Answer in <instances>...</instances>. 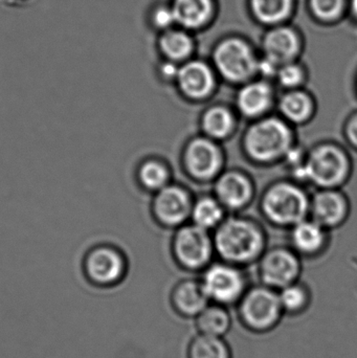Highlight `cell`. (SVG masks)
Masks as SVG:
<instances>
[{"mask_svg":"<svg viewBox=\"0 0 357 358\" xmlns=\"http://www.w3.org/2000/svg\"><path fill=\"white\" fill-rule=\"evenodd\" d=\"M299 142L297 128L274 113L247 122L241 131L239 148L247 164L265 169L281 165Z\"/></svg>","mask_w":357,"mask_h":358,"instance_id":"1","label":"cell"},{"mask_svg":"<svg viewBox=\"0 0 357 358\" xmlns=\"http://www.w3.org/2000/svg\"><path fill=\"white\" fill-rule=\"evenodd\" d=\"M213 242L220 260L247 269L256 265L270 246L264 223L245 213L226 215L214 229Z\"/></svg>","mask_w":357,"mask_h":358,"instance_id":"2","label":"cell"},{"mask_svg":"<svg viewBox=\"0 0 357 358\" xmlns=\"http://www.w3.org/2000/svg\"><path fill=\"white\" fill-rule=\"evenodd\" d=\"M310 195L309 187L287 176L270 181L258 194L262 222L287 231L309 217Z\"/></svg>","mask_w":357,"mask_h":358,"instance_id":"3","label":"cell"},{"mask_svg":"<svg viewBox=\"0 0 357 358\" xmlns=\"http://www.w3.org/2000/svg\"><path fill=\"white\" fill-rule=\"evenodd\" d=\"M354 161L351 150L335 140H321L307 147L304 185L316 189L343 187L351 180Z\"/></svg>","mask_w":357,"mask_h":358,"instance_id":"4","label":"cell"},{"mask_svg":"<svg viewBox=\"0 0 357 358\" xmlns=\"http://www.w3.org/2000/svg\"><path fill=\"white\" fill-rule=\"evenodd\" d=\"M235 308L243 329L256 336L274 331L285 317L278 292L261 283L251 284Z\"/></svg>","mask_w":357,"mask_h":358,"instance_id":"5","label":"cell"},{"mask_svg":"<svg viewBox=\"0 0 357 358\" xmlns=\"http://www.w3.org/2000/svg\"><path fill=\"white\" fill-rule=\"evenodd\" d=\"M201 282L210 302L228 308L236 306L251 285L247 268L221 260L203 271Z\"/></svg>","mask_w":357,"mask_h":358,"instance_id":"6","label":"cell"},{"mask_svg":"<svg viewBox=\"0 0 357 358\" xmlns=\"http://www.w3.org/2000/svg\"><path fill=\"white\" fill-rule=\"evenodd\" d=\"M255 266L258 283L277 292L299 281L303 273V260L287 244L268 246Z\"/></svg>","mask_w":357,"mask_h":358,"instance_id":"7","label":"cell"},{"mask_svg":"<svg viewBox=\"0 0 357 358\" xmlns=\"http://www.w3.org/2000/svg\"><path fill=\"white\" fill-rule=\"evenodd\" d=\"M258 61L249 44L239 39L226 40L214 52L218 75L236 87L258 77Z\"/></svg>","mask_w":357,"mask_h":358,"instance_id":"8","label":"cell"},{"mask_svg":"<svg viewBox=\"0 0 357 358\" xmlns=\"http://www.w3.org/2000/svg\"><path fill=\"white\" fill-rule=\"evenodd\" d=\"M258 194L255 178L243 168H226L214 180V196L228 214L245 213Z\"/></svg>","mask_w":357,"mask_h":358,"instance_id":"9","label":"cell"},{"mask_svg":"<svg viewBox=\"0 0 357 358\" xmlns=\"http://www.w3.org/2000/svg\"><path fill=\"white\" fill-rule=\"evenodd\" d=\"M278 96L274 82L257 77L237 87L233 106L247 123L274 113Z\"/></svg>","mask_w":357,"mask_h":358,"instance_id":"10","label":"cell"},{"mask_svg":"<svg viewBox=\"0 0 357 358\" xmlns=\"http://www.w3.org/2000/svg\"><path fill=\"white\" fill-rule=\"evenodd\" d=\"M351 212V199L343 187L316 189L310 195V218L330 231L343 227Z\"/></svg>","mask_w":357,"mask_h":358,"instance_id":"11","label":"cell"},{"mask_svg":"<svg viewBox=\"0 0 357 358\" xmlns=\"http://www.w3.org/2000/svg\"><path fill=\"white\" fill-rule=\"evenodd\" d=\"M184 161L191 176L199 180H215L226 168V155L221 143L205 136L194 138L188 145Z\"/></svg>","mask_w":357,"mask_h":358,"instance_id":"12","label":"cell"},{"mask_svg":"<svg viewBox=\"0 0 357 358\" xmlns=\"http://www.w3.org/2000/svg\"><path fill=\"white\" fill-rule=\"evenodd\" d=\"M178 261L189 271H205L212 263L215 248L209 231L197 225L184 227L175 240Z\"/></svg>","mask_w":357,"mask_h":358,"instance_id":"13","label":"cell"},{"mask_svg":"<svg viewBox=\"0 0 357 358\" xmlns=\"http://www.w3.org/2000/svg\"><path fill=\"white\" fill-rule=\"evenodd\" d=\"M287 245L305 261L322 258L331 246L333 231L307 217L287 229Z\"/></svg>","mask_w":357,"mask_h":358,"instance_id":"14","label":"cell"},{"mask_svg":"<svg viewBox=\"0 0 357 358\" xmlns=\"http://www.w3.org/2000/svg\"><path fill=\"white\" fill-rule=\"evenodd\" d=\"M316 94L306 87L279 92L275 113L293 127H306L318 115Z\"/></svg>","mask_w":357,"mask_h":358,"instance_id":"15","label":"cell"},{"mask_svg":"<svg viewBox=\"0 0 357 358\" xmlns=\"http://www.w3.org/2000/svg\"><path fill=\"white\" fill-rule=\"evenodd\" d=\"M85 271L92 283L108 287L121 281L125 273V262L115 250L99 248L88 256Z\"/></svg>","mask_w":357,"mask_h":358,"instance_id":"16","label":"cell"},{"mask_svg":"<svg viewBox=\"0 0 357 358\" xmlns=\"http://www.w3.org/2000/svg\"><path fill=\"white\" fill-rule=\"evenodd\" d=\"M177 79L182 92L193 100H207L214 96L217 88L213 69L201 61H192L182 67Z\"/></svg>","mask_w":357,"mask_h":358,"instance_id":"17","label":"cell"},{"mask_svg":"<svg viewBox=\"0 0 357 358\" xmlns=\"http://www.w3.org/2000/svg\"><path fill=\"white\" fill-rule=\"evenodd\" d=\"M242 120L232 105L216 104L203 113L201 127L207 138L216 142H226L240 131Z\"/></svg>","mask_w":357,"mask_h":358,"instance_id":"18","label":"cell"},{"mask_svg":"<svg viewBox=\"0 0 357 358\" xmlns=\"http://www.w3.org/2000/svg\"><path fill=\"white\" fill-rule=\"evenodd\" d=\"M190 195L177 187H163L155 200V212L167 224L182 222L192 210Z\"/></svg>","mask_w":357,"mask_h":358,"instance_id":"19","label":"cell"},{"mask_svg":"<svg viewBox=\"0 0 357 358\" xmlns=\"http://www.w3.org/2000/svg\"><path fill=\"white\" fill-rule=\"evenodd\" d=\"M210 303L201 282L196 280L180 282L172 292V307L186 319H195Z\"/></svg>","mask_w":357,"mask_h":358,"instance_id":"20","label":"cell"},{"mask_svg":"<svg viewBox=\"0 0 357 358\" xmlns=\"http://www.w3.org/2000/svg\"><path fill=\"white\" fill-rule=\"evenodd\" d=\"M264 57L278 66L293 62L300 52L298 36L286 27L274 29L264 39Z\"/></svg>","mask_w":357,"mask_h":358,"instance_id":"21","label":"cell"},{"mask_svg":"<svg viewBox=\"0 0 357 358\" xmlns=\"http://www.w3.org/2000/svg\"><path fill=\"white\" fill-rule=\"evenodd\" d=\"M196 328L205 336L226 338L233 327V317L228 307L210 303L196 317Z\"/></svg>","mask_w":357,"mask_h":358,"instance_id":"22","label":"cell"},{"mask_svg":"<svg viewBox=\"0 0 357 358\" xmlns=\"http://www.w3.org/2000/svg\"><path fill=\"white\" fill-rule=\"evenodd\" d=\"M278 294L284 317H302L314 302L312 288L301 279L279 290Z\"/></svg>","mask_w":357,"mask_h":358,"instance_id":"23","label":"cell"},{"mask_svg":"<svg viewBox=\"0 0 357 358\" xmlns=\"http://www.w3.org/2000/svg\"><path fill=\"white\" fill-rule=\"evenodd\" d=\"M191 214L195 225L211 231L224 221L228 213L215 196H205L192 206Z\"/></svg>","mask_w":357,"mask_h":358,"instance_id":"24","label":"cell"},{"mask_svg":"<svg viewBox=\"0 0 357 358\" xmlns=\"http://www.w3.org/2000/svg\"><path fill=\"white\" fill-rule=\"evenodd\" d=\"M173 14L175 20L187 27L203 24L211 14L210 0H175Z\"/></svg>","mask_w":357,"mask_h":358,"instance_id":"25","label":"cell"},{"mask_svg":"<svg viewBox=\"0 0 357 358\" xmlns=\"http://www.w3.org/2000/svg\"><path fill=\"white\" fill-rule=\"evenodd\" d=\"M188 358H233V351L226 338L199 334L189 345Z\"/></svg>","mask_w":357,"mask_h":358,"instance_id":"26","label":"cell"},{"mask_svg":"<svg viewBox=\"0 0 357 358\" xmlns=\"http://www.w3.org/2000/svg\"><path fill=\"white\" fill-rule=\"evenodd\" d=\"M274 83L279 92L306 87L307 73L304 67L293 61L279 66L274 78Z\"/></svg>","mask_w":357,"mask_h":358,"instance_id":"27","label":"cell"},{"mask_svg":"<svg viewBox=\"0 0 357 358\" xmlns=\"http://www.w3.org/2000/svg\"><path fill=\"white\" fill-rule=\"evenodd\" d=\"M256 16L266 23H276L291 12V0H252Z\"/></svg>","mask_w":357,"mask_h":358,"instance_id":"28","label":"cell"},{"mask_svg":"<svg viewBox=\"0 0 357 358\" xmlns=\"http://www.w3.org/2000/svg\"><path fill=\"white\" fill-rule=\"evenodd\" d=\"M163 52L174 60L186 58L191 52V40L188 36L180 31L166 34L161 41Z\"/></svg>","mask_w":357,"mask_h":358,"instance_id":"29","label":"cell"},{"mask_svg":"<svg viewBox=\"0 0 357 358\" xmlns=\"http://www.w3.org/2000/svg\"><path fill=\"white\" fill-rule=\"evenodd\" d=\"M140 180L149 189H163L169 179L167 169L156 162H149L140 172Z\"/></svg>","mask_w":357,"mask_h":358,"instance_id":"30","label":"cell"},{"mask_svg":"<svg viewBox=\"0 0 357 358\" xmlns=\"http://www.w3.org/2000/svg\"><path fill=\"white\" fill-rule=\"evenodd\" d=\"M344 144L357 153V108L354 109L344 120L342 125Z\"/></svg>","mask_w":357,"mask_h":358,"instance_id":"31","label":"cell"},{"mask_svg":"<svg viewBox=\"0 0 357 358\" xmlns=\"http://www.w3.org/2000/svg\"><path fill=\"white\" fill-rule=\"evenodd\" d=\"M312 6L316 16L333 19L341 13L343 0H312Z\"/></svg>","mask_w":357,"mask_h":358,"instance_id":"32","label":"cell"},{"mask_svg":"<svg viewBox=\"0 0 357 358\" xmlns=\"http://www.w3.org/2000/svg\"><path fill=\"white\" fill-rule=\"evenodd\" d=\"M175 20L173 10H168V8H161L155 13L154 21L159 27H169L173 21Z\"/></svg>","mask_w":357,"mask_h":358,"instance_id":"33","label":"cell"},{"mask_svg":"<svg viewBox=\"0 0 357 358\" xmlns=\"http://www.w3.org/2000/svg\"><path fill=\"white\" fill-rule=\"evenodd\" d=\"M163 73L168 78L175 77L178 75V69H176L175 65L168 63L163 66Z\"/></svg>","mask_w":357,"mask_h":358,"instance_id":"34","label":"cell"},{"mask_svg":"<svg viewBox=\"0 0 357 358\" xmlns=\"http://www.w3.org/2000/svg\"><path fill=\"white\" fill-rule=\"evenodd\" d=\"M352 10H354V14L357 16V0H352Z\"/></svg>","mask_w":357,"mask_h":358,"instance_id":"35","label":"cell"},{"mask_svg":"<svg viewBox=\"0 0 357 358\" xmlns=\"http://www.w3.org/2000/svg\"><path fill=\"white\" fill-rule=\"evenodd\" d=\"M354 87H356V92H354V94H356V98H357V76H356V83H354Z\"/></svg>","mask_w":357,"mask_h":358,"instance_id":"36","label":"cell"}]
</instances>
